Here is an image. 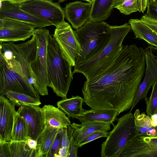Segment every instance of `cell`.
Wrapping results in <instances>:
<instances>
[{
  "label": "cell",
  "mask_w": 157,
  "mask_h": 157,
  "mask_svg": "<svg viewBox=\"0 0 157 157\" xmlns=\"http://www.w3.org/2000/svg\"><path fill=\"white\" fill-rule=\"evenodd\" d=\"M145 50L135 44L123 46L114 61L82 89L84 102L92 109L119 115L130 109L145 71Z\"/></svg>",
  "instance_id": "obj_1"
},
{
  "label": "cell",
  "mask_w": 157,
  "mask_h": 157,
  "mask_svg": "<svg viewBox=\"0 0 157 157\" xmlns=\"http://www.w3.org/2000/svg\"><path fill=\"white\" fill-rule=\"evenodd\" d=\"M131 29L128 23L110 26V39L104 48L88 61L76 65L73 74H82L87 80L92 79L100 74L114 61L123 46L122 43Z\"/></svg>",
  "instance_id": "obj_2"
},
{
  "label": "cell",
  "mask_w": 157,
  "mask_h": 157,
  "mask_svg": "<svg viewBox=\"0 0 157 157\" xmlns=\"http://www.w3.org/2000/svg\"><path fill=\"white\" fill-rule=\"evenodd\" d=\"M72 67L63 56L59 45L51 35L47 48L48 86L63 98H67L73 79Z\"/></svg>",
  "instance_id": "obj_3"
},
{
  "label": "cell",
  "mask_w": 157,
  "mask_h": 157,
  "mask_svg": "<svg viewBox=\"0 0 157 157\" xmlns=\"http://www.w3.org/2000/svg\"><path fill=\"white\" fill-rule=\"evenodd\" d=\"M110 26L104 21L89 20L75 31L82 49L81 55L77 59L76 65L88 61L106 45L110 36Z\"/></svg>",
  "instance_id": "obj_4"
},
{
  "label": "cell",
  "mask_w": 157,
  "mask_h": 157,
  "mask_svg": "<svg viewBox=\"0 0 157 157\" xmlns=\"http://www.w3.org/2000/svg\"><path fill=\"white\" fill-rule=\"evenodd\" d=\"M37 50L36 40L34 35L31 39L22 43L0 44V53L8 67L28 80L30 77L35 78L31 65L36 57Z\"/></svg>",
  "instance_id": "obj_5"
},
{
  "label": "cell",
  "mask_w": 157,
  "mask_h": 157,
  "mask_svg": "<svg viewBox=\"0 0 157 157\" xmlns=\"http://www.w3.org/2000/svg\"><path fill=\"white\" fill-rule=\"evenodd\" d=\"M105 141L101 144V157H120L128 143L137 135L134 114L129 112L116 120Z\"/></svg>",
  "instance_id": "obj_6"
},
{
  "label": "cell",
  "mask_w": 157,
  "mask_h": 157,
  "mask_svg": "<svg viewBox=\"0 0 157 157\" xmlns=\"http://www.w3.org/2000/svg\"><path fill=\"white\" fill-rule=\"evenodd\" d=\"M33 35L36 39L37 46L36 57L31 65L35 79L33 86L40 94L46 95L48 94L47 48L49 40L51 35L49 31L44 28L35 29Z\"/></svg>",
  "instance_id": "obj_7"
},
{
  "label": "cell",
  "mask_w": 157,
  "mask_h": 157,
  "mask_svg": "<svg viewBox=\"0 0 157 157\" xmlns=\"http://www.w3.org/2000/svg\"><path fill=\"white\" fill-rule=\"evenodd\" d=\"M55 26L53 37L59 45L63 56L72 67H74L77 59L82 52L75 31L70 25L65 21Z\"/></svg>",
  "instance_id": "obj_8"
},
{
  "label": "cell",
  "mask_w": 157,
  "mask_h": 157,
  "mask_svg": "<svg viewBox=\"0 0 157 157\" xmlns=\"http://www.w3.org/2000/svg\"><path fill=\"white\" fill-rule=\"evenodd\" d=\"M10 91L25 94L40 99L39 94L28 79L10 69L4 59L0 63V96H5Z\"/></svg>",
  "instance_id": "obj_9"
},
{
  "label": "cell",
  "mask_w": 157,
  "mask_h": 157,
  "mask_svg": "<svg viewBox=\"0 0 157 157\" xmlns=\"http://www.w3.org/2000/svg\"><path fill=\"white\" fill-rule=\"evenodd\" d=\"M21 8L56 26L64 21V10L58 3L48 0H30L19 4Z\"/></svg>",
  "instance_id": "obj_10"
},
{
  "label": "cell",
  "mask_w": 157,
  "mask_h": 157,
  "mask_svg": "<svg viewBox=\"0 0 157 157\" xmlns=\"http://www.w3.org/2000/svg\"><path fill=\"white\" fill-rule=\"evenodd\" d=\"M35 30L33 26L21 21L0 18V44L25 41L33 36Z\"/></svg>",
  "instance_id": "obj_11"
},
{
  "label": "cell",
  "mask_w": 157,
  "mask_h": 157,
  "mask_svg": "<svg viewBox=\"0 0 157 157\" xmlns=\"http://www.w3.org/2000/svg\"><path fill=\"white\" fill-rule=\"evenodd\" d=\"M125 157H157V136L136 135L123 150Z\"/></svg>",
  "instance_id": "obj_12"
},
{
  "label": "cell",
  "mask_w": 157,
  "mask_h": 157,
  "mask_svg": "<svg viewBox=\"0 0 157 157\" xmlns=\"http://www.w3.org/2000/svg\"><path fill=\"white\" fill-rule=\"evenodd\" d=\"M13 18L28 23L35 28L52 25L49 21L34 16L21 8L19 4L7 1L1 2L0 18Z\"/></svg>",
  "instance_id": "obj_13"
},
{
  "label": "cell",
  "mask_w": 157,
  "mask_h": 157,
  "mask_svg": "<svg viewBox=\"0 0 157 157\" xmlns=\"http://www.w3.org/2000/svg\"><path fill=\"white\" fill-rule=\"evenodd\" d=\"M17 112L26 122L29 137L37 140L46 126L42 108L39 106H22L19 107Z\"/></svg>",
  "instance_id": "obj_14"
},
{
  "label": "cell",
  "mask_w": 157,
  "mask_h": 157,
  "mask_svg": "<svg viewBox=\"0 0 157 157\" xmlns=\"http://www.w3.org/2000/svg\"><path fill=\"white\" fill-rule=\"evenodd\" d=\"M92 6V2L81 1L69 2L64 8L65 18L72 27L77 30L90 20Z\"/></svg>",
  "instance_id": "obj_15"
},
{
  "label": "cell",
  "mask_w": 157,
  "mask_h": 157,
  "mask_svg": "<svg viewBox=\"0 0 157 157\" xmlns=\"http://www.w3.org/2000/svg\"><path fill=\"white\" fill-rule=\"evenodd\" d=\"M145 51L146 61L145 77L139 86L130 112H132L140 100L147 97L151 87L157 81V65L149 52L146 50Z\"/></svg>",
  "instance_id": "obj_16"
},
{
  "label": "cell",
  "mask_w": 157,
  "mask_h": 157,
  "mask_svg": "<svg viewBox=\"0 0 157 157\" xmlns=\"http://www.w3.org/2000/svg\"><path fill=\"white\" fill-rule=\"evenodd\" d=\"M15 105L5 96H0V139L10 142L14 118Z\"/></svg>",
  "instance_id": "obj_17"
},
{
  "label": "cell",
  "mask_w": 157,
  "mask_h": 157,
  "mask_svg": "<svg viewBox=\"0 0 157 157\" xmlns=\"http://www.w3.org/2000/svg\"><path fill=\"white\" fill-rule=\"evenodd\" d=\"M111 124L102 122L87 121L80 124L73 122L70 126L73 129V136L77 144L84 137L96 131L110 130Z\"/></svg>",
  "instance_id": "obj_18"
},
{
  "label": "cell",
  "mask_w": 157,
  "mask_h": 157,
  "mask_svg": "<svg viewBox=\"0 0 157 157\" xmlns=\"http://www.w3.org/2000/svg\"><path fill=\"white\" fill-rule=\"evenodd\" d=\"M44 113L46 125L61 129L67 128L71 122L62 110L51 105H45L42 108Z\"/></svg>",
  "instance_id": "obj_19"
},
{
  "label": "cell",
  "mask_w": 157,
  "mask_h": 157,
  "mask_svg": "<svg viewBox=\"0 0 157 157\" xmlns=\"http://www.w3.org/2000/svg\"><path fill=\"white\" fill-rule=\"evenodd\" d=\"M128 23L136 38L143 40L150 46L157 47V34L140 19H131Z\"/></svg>",
  "instance_id": "obj_20"
},
{
  "label": "cell",
  "mask_w": 157,
  "mask_h": 157,
  "mask_svg": "<svg viewBox=\"0 0 157 157\" xmlns=\"http://www.w3.org/2000/svg\"><path fill=\"white\" fill-rule=\"evenodd\" d=\"M83 102V98L77 95L69 98H63L57 102V105L68 117L77 119L86 110L82 107Z\"/></svg>",
  "instance_id": "obj_21"
},
{
  "label": "cell",
  "mask_w": 157,
  "mask_h": 157,
  "mask_svg": "<svg viewBox=\"0 0 157 157\" xmlns=\"http://www.w3.org/2000/svg\"><path fill=\"white\" fill-rule=\"evenodd\" d=\"M117 0H94L90 21H103L107 19L114 8Z\"/></svg>",
  "instance_id": "obj_22"
},
{
  "label": "cell",
  "mask_w": 157,
  "mask_h": 157,
  "mask_svg": "<svg viewBox=\"0 0 157 157\" xmlns=\"http://www.w3.org/2000/svg\"><path fill=\"white\" fill-rule=\"evenodd\" d=\"M61 129L46 125L45 129L37 140V145L35 157H48L52 144Z\"/></svg>",
  "instance_id": "obj_23"
},
{
  "label": "cell",
  "mask_w": 157,
  "mask_h": 157,
  "mask_svg": "<svg viewBox=\"0 0 157 157\" xmlns=\"http://www.w3.org/2000/svg\"><path fill=\"white\" fill-rule=\"evenodd\" d=\"M119 114L115 111L95 110H85L78 119L81 123L84 122H98L109 123L114 125L113 122L117 120Z\"/></svg>",
  "instance_id": "obj_24"
},
{
  "label": "cell",
  "mask_w": 157,
  "mask_h": 157,
  "mask_svg": "<svg viewBox=\"0 0 157 157\" xmlns=\"http://www.w3.org/2000/svg\"><path fill=\"white\" fill-rule=\"evenodd\" d=\"M134 114L137 135L145 136H156L157 127L153 124L151 118L144 113H140L137 109Z\"/></svg>",
  "instance_id": "obj_25"
},
{
  "label": "cell",
  "mask_w": 157,
  "mask_h": 157,
  "mask_svg": "<svg viewBox=\"0 0 157 157\" xmlns=\"http://www.w3.org/2000/svg\"><path fill=\"white\" fill-rule=\"evenodd\" d=\"M29 135L28 128L26 122L17 111L14 116L11 135V141H26L29 137Z\"/></svg>",
  "instance_id": "obj_26"
},
{
  "label": "cell",
  "mask_w": 157,
  "mask_h": 157,
  "mask_svg": "<svg viewBox=\"0 0 157 157\" xmlns=\"http://www.w3.org/2000/svg\"><path fill=\"white\" fill-rule=\"evenodd\" d=\"M5 96L15 106L19 107L24 105L39 106L41 104L40 99L22 93L10 91Z\"/></svg>",
  "instance_id": "obj_27"
},
{
  "label": "cell",
  "mask_w": 157,
  "mask_h": 157,
  "mask_svg": "<svg viewBox=\"0 0 157 157\" xmlns=\"http://www.w3.org/2000/svg\"><path fill=\"white\" fill-rule=\"evenodd\" d=\"M9 144L11 157H35L36 149L30 148L26 141H11Z\"/></svg>",
  "instance_id": "obj_28"
},
{
  "label": "cell",
  "mask_w": 157,
  "mask_h": 157,
  "mask_svg": "<svg viewBox=\"0 0 157 157\" xmlns=\"http://www.w3.org/2000/svg\"><path fill=\"white\" fill-rule=\"evenodd\" d=\"M146 104V113L150 117L157 114V81L152 85V91L149 97L144 98Z\"/></svg>",
  "instance_id": "obj_29"
},
{
  "label": "cell",
  "mask_w": 157,
  "mask_h": 157,
  "mask_svg": "<svg viewBox=\"0 0 157 157\" xmlns=\"http://www.w3.org/2000/svg\"><path fill=\"white\" fill-rule=\"evenodd\" d=\"M114 8L125 15L138 11L137 0H117Z\"/></svg>",
  "instance_id": "obj_30"
},
{
  "label": "cell",
  "mask_w": 157,
  "mask_h": 157,
  "mask_svg": "<svg viewBox=\"0 0 157 157\" xmlns=\"http://www.w3.org/2000/svg\"><path fill=\"white\" fill-rule=\"evenodd\" d=\"M109 132L103 130L96 131L86 136L77 143L79 147L101 137H107Z\"/></svg>",
  "instance_id": "obj_31"
},
{
  "label": "cell",
  "mask_w": 157,
  "mask_h": 157,
  "mask_svg": "<svg viewBox=\"0 0 157 157\" xmlns=\"http://www.w3.org/2000/svg\"><path fill=\"white\" fill-rule=\"evenodd\" d=\"M62 129H60L57 133L50 148L48 157H59L58 152L59 148L61 147Z\"/></svg>",
  "instance_id": "obj_32"
},
{
  "label": "cell",
  "mask_w": 157,
  "mask_h": 157,
  "mask_svg": "<svg viewBox=\"0 0 157 157\" xmlns=\"http://www.w3.org/2000/svg\"><path fill=\"white\" fill-rule=\"evenodd\" d=\"M67 132L70 139L69 155L68 157H77L78 149L79 147L74 139L73 136V130L70 126L67 127Z\"/></svg>",
  "instance_id": "obj_33"
},
{
  "label": "cell",
  "mask_w": 157,
  "mask_h": 157,
  "mask_svg": "<svg viewBox=\"0 0 157 157\" xmlns=\"http://www.w3.org/2000/svg\"><path fill=\"white\" fill-rule=\"evenodd\" d=\"M9 142L0 139V157H11Z\"/></svg>",
  "instance_id": "obj_34"
},
{
  "label": "cell",
  "mask_w": 157,
  "mask_h": 157,
  "mask_svg": "<svg viewBox=\"0 0 157 157\" xmlns=\"http://www.w3.org/2000/svg\"><path fill=\"white\" fill-rule=\"evenodd\" d=\"M140 19L157 34V20L151 18L146 14Z\"/></svg>",
  "instance_id": "obj_35"
},
{
  "label": "cell",
  "mask_w": 157,
  "mask_h": 157,
  "mask_svg": "<svg viewBox=\"0 0 157 157\" xmlns=\"http://www.w3.org/2000/svg\"><path fill=\"white\" fill-rule=\"evenodd\" d=\"M61 147H66L69 148L70 139L67 132V128H63L62 129Z\"/></svg>",
  "instance_id": "obj_36"
},
{
  "label": "cell",
  "mask_w": 157,
  "mask_h": 157,
  "mask_svg": "<svg viewBox=\"0 0 157 157\" xmlns=\"http://www.w3.org/2000/svg\"><path fill=\"white\" fill-rule=\"evenodd\" d=\"M147 8V10L146 14L151 18L157 20V6L148 5Z\"/></svg>",
  "instance_id": "obj_37"
},
{
  "label": "cell",
  "mask_w": 157,
  "mask_h": 157,
  "mask_svg": "<svg viewBox=\"0 0 157 157\" xmlns=\"http://www.w3.org/2000/svg\"><path fill=\"white\" fill-rule=\"evenodd\" d=\"M145 50L149 52L157 65V47L149 46L145 48Z\"/></svg>",
  "instance_id": "obj_38"
},
{
  "label": "cell",
  "mask_w": 157,
  "mask_h": 157,
  "mask_svg": "<svg viewBox=\"0 0 157 157\" xmlns=\"http://www.w3.org/2000/svg\"><path fill=\"white\" fill-rule=\"evenodd\" d=\"M147 0H137L138 11L143 13L147 8Z\"/></svg>",
  "instance_id": "obj_39"
},
{
  "label": "cell",
  "mask_w": 157,
  "mask_h": 157,
  "mask_svg": "<svg viewBox=\"0 0 157 157\" xmlns=\"http://www.w3.org/2000/svg\"><path fill=\"white\" fill-rule=\"evenodd\" d=\"M26 142L28 146L30 148L34 150L36 149L37 145V140L29 137Z\"/></svg>",
  "instance_id": "obj_40"
},
{
  "label": "cell",
  "mask_w": 157,
  "mask_h": 157,
  "mask_svg": "<svg viewBox=\"0 0 157 157\" xmlns=\"http://www.w3.org/2000/svg\"><path fill=\"white\" fill-rule=\"evenodd\" d=\"M59 157H68L69 155V148L66 147H60L58 151Z\"/></svg>",
  "instance_id": "obj_41"
},
{
  "label": "cell",
  "mask_w": 157,
  "mask_h": 157,
  "mask_svg": "<svg viewBox=\"0 0 157 157\" xmlns=\"http://www.w3.org/2000/svg\"><path fill=\"white\" fill-rule=\"evenodd\" d=\"M29 0H3V2L7 1L14 3L20 4Z\"/></svg>",
  "instance_id": "obj_42"
},
{
  "label": "cell",
  "mask_w": 157,
  "mask_h": 157,
  "mask_svg": "<svg viewBox=\"0 0 157 157\" xmlns=\"http://www.w3.org/2000/svg\"><path fill=\"white\" fill-rule=\"evenodd\" d=\"M147 6L151 5L153 6H157V0H147Z\"/></svg>",
  "instance_id": "obj_43"
},
{
  "label": "cell",
  "mask_w": 157,
  "mask_h": 157,
  "mask_svg": "<svg viewBox=\"0 0 157 157\" xmlns=\"http://www.w3.org/2000/svg\"><path fill=\"white\" fill-rule=\"evenodd\" d=\"M48 0L52 1L53 0ZM58 0L59 2H64L65 1H66L67 0Z\"/></svg>",
  "instance_id": "obj_44"
},
{
  "label": "cell",
  "mask_w": 157,
  "mask_h": 157,
  "mask_svg": "<svg viewBox=\"0 0 157 157\" xmlns=\"http://www.w3.org/2000/svg\"><path fill=\"white\" fill-rule=\"evenodd\" d=\"M89 2H92L94 0H83Z\"/></svg>",
  "instance_id": "obj_45"
},
{
  "label": "cell",
  "mask_w": 157,
  "mask_h": 157,
  "mask_svg": "<svg viewBox=\"0 0 157 157\" xmlns=\"http://www.w3.org/2000/svg\"><path fill=\"white\" fill-rule=\"evenodd\" d=\"M3 0H0V2H3Z\"/></svg>",
  "instance_id": "obj_46"
},
{
  "label": "cell",
  "mask_w": 157,
  "mask_h": 157,
  "mask_svg": "<svg viewBox=\"0 0 157 157\" xmlns=\"http://www.w3.org/2000/svg\"><path fill=\"white\" fill-rule=\"evenodd\" d=\"M156 136H157V133H156Z\"/></svg>",
  "instance_id": "obj_47"
}]
</instances>
